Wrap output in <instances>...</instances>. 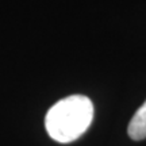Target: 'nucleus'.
I'll list each match as a JSON object with an SVG mask.
<instances>
[{
	"instance_id": "1",
	"label": "nucleus",
	"mask_w": 146,
	"mask_h": 146,
	"mask_svg": "<svg viewBox=\"0 0 146 146\" xmlns=\"http://www.w3.org/2000/svg\"><path fill=\"white\" fill-rule=\"evenodd\" d=\"M94 119V104L84 95H72L57 102L47 111L45 127L49 137L68 143L81 137Z\"/></svg>"
},
{
	"instance_id": "2",
	"label": "nucleus",
	"mask_w": 146,
	"mask_h": 146,
	"mask_svg": "<svg viewBox=\"0 0 146 146\" xmlns=\"http://www.w3.org/2000/svg\"><path fill=\"white\" fill-rule=\"evenodd\" d=\"M127 134L134 141H142L146 138V102L131 118L127 127Z\"/></svg>"
}]
</instances>
